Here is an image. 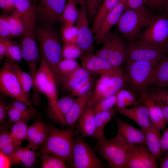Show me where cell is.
Here are the masks:
<instances>
[{
    "label": "cell",
    "mask_w": 168,
    "mask_h": 168,
    "mask_svg": "<svg viewBox=\"0 0 168 168\" xmlns=\"http://www.w3.org/2000/svg\"><path fill=\"white\" fill-rule=\"evenodd\" d=\"M44 123L39 118L29 126L27 134L29 143L31 142L34 140Z\"/></svg>",
    "instance_id": "816d5d0a"
},
{
    "label": "cell",
    "mask_w": 168,
    "mask_h": 168,
    "mask_svg": "<svg viewBox=\"0 0 168 168\" xmlns=\"http://www.w3.org/2000/svg\"><path fill=\"white\" fill-rule=\"evenodd\" d=\"M86 5L81 7L76 23L78 30L77 44L85 52L94 54V36L90 28Z\"/></svg>",
    "instance_id": "9a60e30c"
},
{
    "label": "cell",
    "mask_w": 168,
    "mask_h": 168,
    "mask_svg": "<svg viewBox=\"0 0 168 168\" xmlns=\"http://www.w3.org/2000/svg\"><path fill=\"white\" fill-rule=\"evenodd\" d=\"M75 100L73 97L70 96H66L58 100L56 108L54 110L50 111L51 118L62 125H66V116Z\"/></svg>",
    "instance_id": "f1b7e54d"
},
{
    "label": "cell",
    "mask_w": 168,
    "mask_h": 168,
    "mask_svg": "<svg viewBox=\"0 0 168 168\" xmlns=\"http://www.w3.org/2000/svg\"><path fill=\"white\" fill-rule=\"evenodd\" d=\"M16 147L13 141L10 132L5 130L1 133L0 153L5 156H9L14 152Z\"/></svg>",
    "instance_id": "74e56055"
},
{
    "label": "cell",
    "mask_w": 168,
    "mask_h": 168,
    "mask_svg": "<svg viewBox=\"0 0 168 168\" xmlns=\"http://www.w3.org/2000/svg\"><path fill=\"white\" fill-rule=\"evenodd\" d=\"M126 86L125 77L115 76L111 78L100 94L87 104L93 105L95 103L115 95L123 87Z\"/></svg>",
    "instance_id": "83f0119b"
},
{
    "label": "cell",
    "mask_w": 168,
    "mask_h": 168,
    "mask_svg": "<svg viewBox=\"0 0 168 168\" xmlns=\"http://www.w3.org/2000/svg\"><path fill=\"white\" fill-rule=\"evenodd\" d=\"M30 2H31V1H33V2H35L37 0H30Z\"/></svg>",
    "instance_id": "03108f58"
},
{
    "label": "cell",
    "mask_w": 168,
    "mask_h": 168,
    "mask_svg": "<svg viewBox=\"0 0 168 168\" xmlns=\"http://www.w3.org/2000/svg\"><path fill=\"white\" fill-rule=\"evenodd\" d=\"M120 0H104L98 11L91 25L93 34L98 31L101 24L107 14L118 4Z\"/></svg>",
    "instance_id": "4dcf8cb0"
},
{
    "label": "cell",
    "mask_w": 168,
    "mask_h": 168,
    "mask_svg": "<svg viewBox=\"0 0 168 168\" xmlns=\"http://www.w3.org/2000/svg\"><path fill=\"white\" fill-rule=\"evenodd\" d=\"M114 118L118 126L116 136L121 138L130 147L141 143H145V133L141 128H136L122 120L116 114Z\"/></svg>",
    "instance_id": "ac0fdd59"
},
{
    "label": "cell",
    "mask_w": 168,
    "mask_h": 168,
    "mask_svg": "<svg viewBox=\"0 0 168 168\" xmlns=\"http://www.w3.org/2000/svg\"><path fill=\"white\" fill-rule=\"evenodd\" d=\"M55 74L46 61L40 56L35 84L33 88V100L36 104L38 100V91L44 94L49 101L50 111L56 108L58 100L57 84Z\"/></svg>",
    "instance_id": "277c9868"
},
{
    "label": "cell",
    "mask_w": 168,
    "mask_h": 168,
    "mask_svg": "<svg viewBox=\"0 0 168 168\" xmlns=\"http://www.w3.org/2000/svg\"><path fill=\"white\" fill-rule=\"evenodd\" d=\"M92 91L77 96L75 100L66 116V125L71 127H75L76 122L85 109Z\"/></svg>",
    "instance_id": "cb8c5ba5"
},
{
    "label": "cell",
    "mask_w": 168,
    "mask_h": 168,
    "mask_svg": "<svg viewBox=\"0 0 168 168\" xmlns=\"http://www.w3.org/2000/svg\"><path fill=\"white\" fill-rule=\"evenodd\" d=\"M137 96L138 103L142 104L147 109L152 124L160 130L164 129L166 123L162 107V102L151 98L147 90Z\"/></svg>",
    "instance_id": "e0dca14e"
},
{
    "label": "cell",
    "mask_w": 168,
    "mask_h": 168,
    "mask_svg": "<svg viewBox=\"0 0 168 168\" xmlns=\"http://www.w3.org/2000/svg\"><path fill=\"white\" fill-rule=\"evenodd\" d=\"M157 160L145 143L129 147L124 168H157Z\"/></svg>",
    "instance_id": "4fadbf2b"
},
{
    "label": "cell",
    "mask_w": 168,
    "mask_h": 168,
    "mask_svg": "<svg viewBox=\"0 0 168 168\" xmlns=\"http://www.w3.org/2000/svg\"><path fill=\"white\" fill-rule=\"evenodd\" d=\"M80 67L75 60L62 59L58 63V69L60 80L61 77L68 75Z\"/></svg>",
    "instance_id": "60d3db41"
},
{
    "label": "cell",
    "mask_w": 168,
    "mask_h": 168,
    "mask_svg": "<svg viewBox=\"0 0 168 168\" xmlns=\"http://www.w3.org/2000/svg\"><path fill=\"white\" fill-rule=\"evenodd\" d=\"M91 74L82 79L71 91L72 95L75 96H77V94L79 90L87 83L94 80Z\"/></svg>",
    "instance_id": "db71d44e"
},
{
    "label": "cell",
    "mask_w": 168,
    "mask_h": 168,
    "mask_svg": "<svg viewBox=\"0 0 168 168\" xmlns=\"http://www.w3.org/2000/svg\"><path fill=\"white\" fill-rule=\"evenodd\" d=\"M75 3L76 5H79L81 7L86 5L87 0H70Z\"/></svg>",
    "instance_id": "be15d7a7"
},
{
    "label": "cell",
    "mask_w": 168,
    "mask_h": 168,
    "mask_svg": "<svg viewBox=\"0 0 168 168\" xmlns=\"http://www.w3.org/2000/svg\"><path fill=\"white\" fill-rule=\"evenodd\" d=\"M126 6V0H120L115 7L110 12L103 20L98 32L94 36L96 44L101 43L104 37L116 25Z\"/></svg>",
    "instance_id": "ffe728a7"
},
{
    "label": "cell",
    "mask_w": 168,
    "mask_h": 168,
    "mask_svg": "<svg viewBox=\"0 0 168 168\" xmlns=\"http://www.w3.org/2000/svg\"><path fill=\"white\" fill-rule=\"evenodd\" d=\"M8 107L9 120L7 124L21 121L28 122L31 119V118L22 114L10 105Z\"/></svg>",
    "instance_id": "681fc988"
},
{
    "label": "cell",
    "mask_w": 168,
    "mask_h": 168,
    "mask_svg": "<svg viewBox=\"0 0 168 168\" xmlns=\"http://www.w3.org/2000/svg\"><path fill=\"white\" fill-rule=\"evenodd\" d=\"M27 121H21L14 123L10 131L13 141L17 147L21 146L23 141L28 140V130L29 126Z\"/></svg>",
    "instance_id": "836d02e7"
},
{
    "label": "cell",
    "mask_w": 168,
    "mask_h": 168,
    "mask_svg": "<svg viewBox=\"0 0 168 168\" xmlns=\"http://www.w3.org/2000/svg\"><path fill=\"white\" fill-rule=\"evenodd\" d=\"M61 35L64 44H77L78 30L76 26L63 23L61 28Z\"/></svg>",
    "instance_id": "f35d334b"
},
{
    "label": "cell",
    "mask_w": 168,
    "mask_h": 168,
    "mask_svg": "<svg viewBox=\"0 0 168 168\" xmlns=\"http://www.w3.org/2000/svg\"><path fill=\"white\" fill-rule=\"evenodd\" d=\"M10 105L22 114L31 118L35 115L40 116L34 107L28 105L25 103L21 100L14 99Z\"/></svg>",
    "instance_id": "bcb514c9"
},
{
    "label": "cell",
    "mask_w": 168,
    "mask_h": 168,
    "mask_svg": "<svg viewBox=\"0 0 168 168\" xmlns=\"http://www.w3.org/2000/svg\"><path fill=\"white\" fill-rule=\"evenodd\" d=\"M126 7L138 9L146 5L147 0H126Z\"/></svg>",
    "instance_id": "11a10c76"
},
{
    "label": "cell",
    "mask_w": 168,
    "mask_h": 168,
    "mask_svg": "<svg viewBox=\"0 0 168 168\" xmlns=\"http://www.w3.org/2000/svg\"><path fill=\"white\" fill-rule=\"evenodd\" d=\"M80 58L82 67L91 74H105L111 77H125L124 72L120 68L113 65L95 54L86 52Z\"/></svg>",
    "instance_id": "5bb4252c"
},
{
    "label": "cell",
    "mask_w": 168,
    "mask_h": 168,
    "mask_svg": "<svg viewBox=\"0 0 168 168\" xmlns=\"http://www.w3.org/2000/svg\"><path fill=\"white\" fill-rule=\"evenodd\" d=\"M116 103L114 107L121 108L138 103L136 95L130 90L122 88L116 93Z\"/></svg>",
    "instance_id": "e575fe53"
},
{
    "label": "cell",
    "mask_w": 168,
    "mask_h": 168,
    "mask_svg": "<svg viewBox=\"0 0 168 168\" xmlns=\"http://www.w3.org/2000/svg\"><path fill=\"white\" fill-rule=\"evenodd\" d=\"M160 168H168V151L166 152L160 160L159 163Z\"/></svg>",
    "instance_id": "91938a15"
},
{
    "label": "cell",
    "mask_w": 168,
    "mask_h": 168,
    "mask_svg": "<svg viewBox=\"0 0 168 168\" xmlns=\"http://www.w3.org/2000/svg\"><path fill=\"white\" fill-rule=\"evenodd\" d=\"M20 48L22 58L27 63L33 80V87L35 84V78L40 57L39 55V48L34 36H24L21 44Z\"/></svg>",
    "instance_id": "2e32d148"
},
{
    "label": "cell",
    "mask_w": 168,
    "mask_h": 168,
    "mask_svg": "<svg viewBox=\"0 0 168 168\" xmlns=\"http://www.w3.org/2000/svg\"><path fill=\"white\" fill-rule=\"evenodd\" d=\"M37 153L29 148L27 145L17 147L14 152L7 156L9 159L10 166L18 165L28 168L32 167L36 159Z\"/></svg>",
    "instance_id": "603a6c76"
},
{
    "label": "cell",
    "mask_w": 168,
    "mask_h": 168,
    "mask_svg": "<svg viewBox=\"0 0 168 168\" xmlns=\"http://www.w3.org/2000/svg\"><path fill=\"white\" fill-rule=\"evenodd\" d=\"M92 106L87 103L76 124V131L80 133L83 137H95V115L92 110Z\"/></svg>",
    "instance_id": "7402d4cb"
},
{
    "label": "cell",
    "mask_w": 168,
    "mask_h": 168,
    "mask_svg": "<svg viewBox=\"0 0 168 168\" xmlns=\"http://www.w3.org/2000/svg\"><path fill=\"white\" fill-rule=\"evenodd\" d=\"M115 111L113 108L99 112L95 115L96 132L95 138L96 141H101L106 139L104 132L105 127L114 117L116 114Z\"/></svg>",
    "instance_id": "f546056e"
},
{
    "label": "cell",
    "mask_w": 168,
    "mask_h": 168,
    "mask_svg": "<svg viewBox=\"0 0 168 168\" xmlns=\"http://www.w3.org/2000/svg\"><path fill=\"white\" fill-rule=\"evenodd\" d=\"M34 37L39 45L40 56L48 63L52 69L57 80L60 83V79L58 65L62 59V44L61 35L54 27L35 26Z\"/></svg>",
    "instance_id": "6da1fadb"
},
{
    "label": "cell",
    "mask_w": 168,
    "mask_h": 168,
    "mask_svg": "<svg viewBox=\"0 0 168 168\" xmlns=\"http://www.w3.org/2000/svg\"><path fill=\"white\" fill-rule=\"evenodd\" d=\"M111 78L106 75H100L96 82L94 90L92 91L88 102H91L100 94Z\"/></svg>",
    "instance_id": "7dc6e473"
},
{
    "label": "cell",
    "mask_w": 168,
    "mask_h": 168,
    "mask_svg": "<svg viewBox=\"0 0 168 168\" xmlns=\"http://www.w3.org/2000/svg\"><path fill=\"white\" fill-rule=\"evenodd\" d=\"M163 11L168 16V0H164L163 5Z\"/></svg>",
    "instance_id": "e7e4bbea"
},
{
    "label": "cell",
    "mask_w": 168,
    "mask_h": 168,
    "mask_svg": "<svg viewBox=\"0 0 168 168\" xmlns=\"http://www.w3.org/2000/svg\"><path fill=\"white\" fill-rule=\"evenodd\" d=\"M14 1L16 9L20 14L25 24L26 35L34 36L36 24L35 6L31 4L30 0H14Z\"/></svg>",
    "instance_id": "44dd1931"
},
{
    "label": "cell",
    "mask_w": 168,
    "mask_h": 168,
    "mask_svg": "<svg viewBox=\"0 0 168 168\" xmlns=\"http://www.w3.org/2000/svg\"><path fill=\"white\" fill-rule=\"evenodd\" d=\"M145 133V143L149 150L157 161L160 160L163 154L161 145L162 135L160 130L152 124Z\"/></svg>",
    "instance_id": "d4e9b609"
},
{
    "label": "cell",
    "mask_w": 168,
    "mask_h": 168,
    "mask_svg": "<svg viewBox=\"0 0 168 168\" xmlns=\"http://www.w3.org/2000/svg\"><path fill=\"white\" fill-rule=\"evenodd\" d=\"M168 86V55L166 54L155 67L149 82V86Z\"/></svg>",
    "instance_id": "484cf974"
},
{
    "label": "cell",
    "mask_w": 168,
    "mask_h": 168,
    "mask_svg": "<svg viewBox=\"0 0 168 168\" xmlns=\"http://www.w3.org/2000/svg\"><path fill=\"white\" fill-rule=\"evenodd\" d=\"M75 127L61 129L49 125L46 139L41 145L39 153H45L61 158L70 165L75 142Z\"/></svg>",
    "instance_id": "3957f363"
},
{
    "label": "cell",
    "mask_w": 168,
    "mask_h": 168,
    "mask_svg": "<svg viewBox=\"0 0 168 168\" xmlns=\"http://www.w3.org/2000/svg\"><path fill=\"white\" fill-rule=\"evenodd\" d=\"M147 91L152 99L160 101L168 106V88L166 87H160L148 86Z\"/></svg>",
    "instance_id": "ab89813d"
},
{
    "label": "cell",
    "mask_w": 168,
    "mask_h": 168,
    "mask_svg": "<svg viewBox=\"0 0 168 168\" xmlns=\"http://www.w3.org/2000/svg\"><path fill=\"white\" fill-rule=\"evenodd\" d=\"M7 16L12 37H17L26 35L25 24L19 12L15 9L10 15L8 14Z\"/></svg>",
    "instance_id": "d6a6232c"
},
{
    "label": "cell",
    "mask_w": 168,
    "mask_h": 168,
    "mask_svg": "<svg viewBox=\"0 0 168 168\" xmlns=\"http://www.w3.org/2000/svg\"><path fill=\"white\" fill-rule=\"evenodd\" d=\"M73 150L72 161L70 166L73 168H103L105 164L95 153L84 137L75 131Z\"/></svg>",
    "instance_id": "9c48e42d"
},
{
    "label": "cell",
    "mask_w": 168,
    "mask_h": 168,
    "mask_svg": "<svg viewBox=\"0 0 168 168\" xmlns=\"http://www.w3.org/2000/svg\"><path fill=\"white\" fill-rule=\"evenodd\" d=\"M155 14L145 6L138 9L125 7L116 25L117 30L126 42L136 41L142 30L150 24Z\"/></svg>",
    "instance_id": "7a4b0ae2"
},
{
    "label": "cell",
    "mask_w": 168,
    "mask_h": 168,
    "mask_svg": "<svg viewBox=\"0 0 168 168\" xmlns=\"http://www.w3.org/2000/svg\"><path fill=\"white\" fill-rule=\"evenodd\" d=\"M8 117V107L6 105L4 100L1 98L0 100V123H4Z\"/></svg>",
    "instance_id": "9f6ffc18"
},
{
    "label": "cell",
    "mask_w": 168,
    "mask_h": 168,
    "mask_svg": "<svg viewBox=\"0 0 168 168\" xmlns=\"http://www.w3.org/2000/svg\"><path fill=\"white\" fill-rule=\"evenodd\" d=\"M86 52L77 44H64L62 49V57L66 59L75 60L81 57Z\"/></svg>",
    "instance_id": "7bdbcfd3"
},
{
    "label": "cell",
    "mask_w": 168,
    "mask_h": 168,
    "mask_svg": "<svg viewBox=\"0 0 168 168\" xmlns=\"http://www.w3.org/2000/svg\"><path fill=\"white\" fill-rule=\"evenodd\" d=\"M91 74L86 69L80 67L72 73L62 77L60 83L66 90L71 91L82 79Z\"/></svg>",
    "instance_id": "1f68e13d"
},
{
    "label": "cell",
    "mask_w": 168,
    "mask_h": 168,
    "mask_svg": "<svg viewBox=\"0 0 168 168\" xmlns=\"http://www.w3.org/2000/svg\"><path fill=\"white\" fill-rule=\"evenodd\" d=\"M112 168H124L129 146L116 136L110 139L96 141L94 149Z\"/></svg>",
    "instance_id": "8992f818"
},
{
    "label": "cell",
    "mask_w": 168,
    "mask_h": 168,
    "mask_svg": "<svg viewBox=\"0 0 168 168\" xmlns=\"http://www.w3.org/2000/svg\"><path fill=\"white\" fill-rule=\"evenodd\" d=\"M4 63L14 73L22 90L29 97V92L33 87V80L30 74L23 71L16 62L6 57Z\"/></svg>",
    "instance_id": "4316f807"
},
{
    "label": "cell",
    "mask_w": 168,
    "mask_h": 168,
    "mask_svg": "<svg viewBox=\"0 0 168 168\" xmlns=\"http://www.w3.org/2000/svg\"><path fill=\"white\" fill-rule=\"evenodd\" d=\"M162 135L161 145L163 153L168 151V127L165 128Z\"/></svg>",
    "instance_id": "6f0895ef"
},
{
    "label": "cell",
    "mask_w": 168,
    "mask_h": 168,
    "mask_svg": "<svg viewBox=\"0 0 168 168\" xmlns=\"http://www.w3.org/2000/svg\"><path fill=\"white\" fill-rule=\"evenodd\" d=\"M126 49L125 62L140 61L159 62L168 53V48L155 47L139 40L126 41Z\"/></svg>",
    "instance_id": "30bf717a"
},
{
    "label": "cell",
    "mask_w": 168,
    "mask_h": 168,
    "mask_svg": "<svg viewBox=\"0 0 168 168\" xmlns=\"http://www.w3.org/2000/svg\"><path fill=\"white\" fill-rule=\"evenodd\" d=\"M116 94L108 98L104 99L94 104L92 110L95 115L97 114L114 108L116 103Z\"/></svg>",
    "instance_id": "f6af8a7d"
},
{
    "label": "cell",
    "mask_w": 168,
    "mask_h": 168,
    "mask_svg": "<svg viewBox=\"0 0 168 168\" xmlns=\"http://www.w3.org/2000/svg\"><path fill=\"white\" fill-rule=\"evenodd\" d=\"M41 158L42 168H67L66 161L58 156L45 153H37Z\"/></svg>",
    "instance_id": "d590c367"
},
{
    "label": "cell",
    "mask_w": 168,
    "mask_h": 168,
    "mask_svg": "<svg viewBox=\"0 0 168 168\" xmlns=\"http://www.w3.org/2000/svg\"><path fill=\"white\" fill-rule=\"evenodd\" d=\"M118 30L110 31L103 39L102 47L95 51L97 56L120 68L126 58V41Z\"/></svg>",
    "instance_id": "52a82bcc"
},
{
    "label": "cell",
    "mask_w": 168,
    "mask_h": 168,
    "mask_svg": "<svg viewBox=\"0 0 168 168\" xmlns=\"http://www.w3.org/2000/svg\"><path fill=\"white\" fill-rule=\"evenodd\" d=\"M159 62L146 61L125 62L124 73L126 86L137 96L146 90L152 75Z\"/></svg>",
    "instance_id": "5b68a950"
},
{
    "label": "cell",
    "mask_w": 168,
    "mask_h": 168,
    "mask_svg": "<svg viewBox=\"0 0 168 168\" xmlns=\"http://www.w3.org/2000/svg\"><path fill=\"white\" fill-rule=\"evenodd\" d=\"M137 40L156 47L168 48V16L162 12L156 14Z\"/></svg>",
    "instance_id": "ba28073f"
},
{
    "label": "cell",
    "mask_w": 168,
    "mask_h": 168,
    "mask_svg": "<svg viewBox=\"0 0 168 168\" xmlns=\"http://www.w3.org/2000/svg\"><path fill=\"white\" fill-rule=\"evenodd\" d=\"M104 0H87V8L89 23L92 25L96 16Z\"/></svg>",
    "instance_id": "c3c4849f"
},
{
    "label": "cell",
    "mask_w": 168,
    "mask_h": 168,
    "mask_svg": "<svg viewBox=\"0 0 168 168\" xmlns=\"http://www.w3.org/2000/svg\"><path fill=\"white\" fill-rule=\"evenodd\" d=\"M164 0H147L146 5L153 12H163V5Z\"/></svg>",
    "instance_id": "f5cc1de1"
},
{
    "label": "cell",
    "mask_w": 168,
    "mask_h": 168,
    "mask_svg": "<svg viewBox=\"0 0 168 168\" xmlns=\"http://www.w3.org/2000/svg\"><path fill=\"white\" fill-rule=\"evenodd\" d=\"M115 110L133 120L144 132L152 124L149 113L142 104L138 103L131 108L114 107Z\"/></svg>",
    "instance_id": "d6986e66"
},
{
    "label": "cell",
    "mask_w": 168,
    "mask_h": 168,
    "mask_svg": "<svg viewBox=\"0 0 168 168\" xmlns=\"http://www.w3.org/2000/svg\"><path fill=\"white\" fill-rule=\"evenodd\" d=\"M7 54L6 46L2 40L0 38V61L1 62L3 60L4 56H6Z\"/></svg>",
    "instance_id": "680465c9"
},
{
    "label": "cell",
    "mask_w": 168,
    "mask_h": 168,
    "mask_svg": "<svg viewBox=\"0 0 168 168\" xmlns=\"http://www.w3.org/2000/svg\"><path fill=\"white\" fill-rule=\"evenodd\" d=\"M162 107L164 115L166 121V124L168 126V106L166 105L162 102Z\"/></svg>",
    "instance_id": "6125c7cd"
},
{
    "label": "cell",
    "mask_w": 168,
    "mask_h": 168,
    "mask_svg": "<svg viewBox=\"0 0 168 168\" xmlns=\"http://www.w3.org/2000/svg\"><path fill=\"white\" fill-rule=\"evenodd\" d=\"M8 8L9 13L11 14L16 9L14 0H5Z\"/></svg>",
    "instance_id": "94428289"
},
{
    "label": "cell",
    "mask_w": 168,
    "mask_h": 168,
    "mask_svg": "<svg viewBox=\"0 0 168 168\" xmlns=\"http://www.w3.org/2000/svg\"><path fill=\"white\" fill-rule=\"evenodd\" d=\"M49 131V125L44 123L34 140L29 143L27 146L30 148L36 151L46 139Z\"/></svg>",
    "instance_id": "ee69618b"
},
{
    "label": "cell",
    "mask_w": 168,
    "mask_h": 168,
    "mask_svg": "<svg viewBox=\"0 0 168 168\" xmlns=\"http://www.w3.org/2000/svg\"><path fill=\"white\" fill-rule=\"evenodd\" d=\"M7 16L5 14L0 16V37L10 39L12 36Z\"/></svg>",
    "instance_id": "f907efd6"
},
{
    "label": "cell",
    "mask_w": 168,
    "mask_h": 168,
    "mask_svg": "<svg viewBox=\"0 0 168 168\" xmlns=\"http://www.w3.org/2000/svg\"><path fill=\"white\" fill-rule=\"evenodd\" d=\"M78 14L77 5L72 1L68 0L62 13V22L64 24L74 25L76 24Z\"/></svg>",
    "instance_id": "8d00e7d4"
},
{
    "label": "cell",
    "mask_w": 168,
    "mask_h": 168,
    "mask_svg": "<svg viewBox=\"0 0 168 168\" xmlns=\"http://www.w3.org/2000/svg\"><path fill=\"white\" fill-rule=\"evenodd\" d=\"M66 0H40L35 6L36 22L39 25L54 27L57 22H62V13Z\"/></svg>",
    "instance_id": "8fae6325"
},
{
    "label": "cell",
    "mask_w": 168,
    "mask_h": 168,
    "mask_svg": "<svg viewBox=\"0 0 168 168\" xmlns=\"http://www.w3.org/2000/svg\"><path fill=\"white\" fill-rule=\"evenodd\" d=\"M0 90L6 96L33 107L29 97L24 92L16 76L4 63L0 70Z\"/></svg>",
    "instance_id": "7c38bea8"
},
{
    "label": "cell",
    "mask_w": 168,
    "mask_h": 168,
    "mask_svg": "<svg viewBox=\"0 0 168 168\" xmlns=\"http://www.w3.org/2000/svg\"><path fill=\"white\" fill-rule=\"evenodd\" d=\"M4 41L6 47L7 54L6 57L16 62H20L22 56L20 47L16 45L10 39L0 37Z\"/></svg>",
    "instance_id": "b9f144b4"
}]
</instances>
